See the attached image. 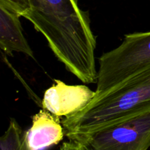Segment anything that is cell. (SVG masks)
Wrapping results in <instances>:
<instances>
[{
  "instance_id": "6da1fadb",
  "label": "cell",
  "mask_w": 150,
  "mask_h": 150,
  "mask_svg": "<svg viewBox=\"0 0 150 150\" xmlns=\"http://www.w3.org/2000/svg\"><path fill=\"white\" fill-rule=\"evenodd\" d=\"M30 9L23 16L34 25L66 69L82 82L98 81L95 51L96 37L87 12L77 0H29Z\"/></svg>"
},
{
  "instance_id": "7a4b0ae2",
  "label": "cell",
  "mask_w": 150,
  "mask_h": 150,
  "mask_svg": "<svg viewBox=\"0 0 150 150\" xmlns=\"http://www.w3.org/2000/svg\"><path fill=\"white\" fill-rule=\"evenodd\" d=\"M150 108V65L93 98L62 121L68 139L122 120Z\"/></svg>"
},
{
  "instance_id": "3957f363",
  "label": "cell",
  "mask_w": 150,
  "mask_h": 150,
  "mask_svg": "<svg viewBox=\"0 0 150 150\" xmlns=\"http://www.w3.org/2000/svg\"><path fill=\"white\" fill-rule=\"evenodd\" d=\"M94 98L150 65V32L125 35L123 42L99 59Z\"/></svg>"
},
{
  "instance_id": "277c9868",
  "label": "cell",
  "mask_w": 150,
  "mask_h": 150,
  "mask_svg": "<svg viewBox=\"0 0 150 150\" xmlns=\"http://www.w3.org/2000/svg\"><path fill=\"white\" fill-rule=\"evenodd\" d=\"M69 140L79 142L85 150H147L150 147V108Z\"/></svg>"
},
{
  "instance_id": "5b68a950",
  "label": "cell",
  "mask_w": 150,
  "mask_h": 150,
  "mask_svg": "<svg viewBox=\"0 0 150 150\" xmlns=\"http://www.w3.org/2000/svg\"><path fill=\"white\" fill-rule=\"evenodd\" d=\"M95 96L84 85H67L60 80L44 93L42 107L57 117H68L79 112L92 101Z\"/></svg>"
},
{
  "instance_id": "8992f818",
  "label": "cell",
  "mask_w": 150,
  "mask_h": 150,
  "mask_svg": "<svg viewBox=\"0 0 150 150\" xmlns=\"http://www.w3.org/2000/svg\"><path fill=\"white\" fill-rule=\"evenodd\" d=\"M64 135L59 117L43 108L33 116L32 127L25 132L26 143L32 150H43L58 144Z\"/></svg>"
},
{
  "instance_id": "52a82bcc",
  "label": "cell",
  "mask_w": 150,
  "mask_h": 150,
  "mask_svg": "<svg viewBox=\"0 0 150 150\" xmlns=\"http://www.w3.org/2000/svg\"><path fill=\"white\" fill-rule=\"evenodd\" d=\"M20 15L0 4V48L5 54L20 52L34 59V54L23 34Z\"/></svg>"
},
{
  "instance_id": "ba28073f",
  "label": "cell",
  "mask_w": 150,
  "mask_h": 150,
  "mask_svg": "<svg viewBox=\"0 0 150 150\" xmlns=\"http://www.w3.org/2000/svg\"><path fill=\"white\" fill-rule=\"evenodd\" d=\"M0 149L32 150L26 143L25 132L15 119H10L8 128L0 139Z\"/></svg>"
},
{
  "instance_id": "9c48e42d",
  "label": "cell",
  "mask_w": 150,
  "mask_h": 150,
  "mask_svg": "<svg viewBox=\"0 0 150 150\" xmlns=\"http://www.w3.org/2000/svg\"><path fill=\"white\" fill-rule=\"evenodd\" d=\"M0 4L23 16L30 9L29 0H0Z\"/></svg>"
},
{
  "instance_id": "30bf717a",
  "label": "cell",
  "mask_w": 150,
  "mask_h": 150,
  "mask_svg": "<svg viewBox=\"0 0 150 150\" xmlns=\"http://www.w3.org/2000/svg\"><path fill=\"white\" fill-rule=\"evenodd\" d=\"M59 150H85L81 144L75 141L70 140L68 142L63 143Z\"/></svg>"
}]
</instances>
